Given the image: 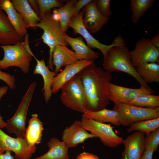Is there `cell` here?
<instances>
[{
    "label": "cell",
    "instance_id": "6da1fadb",
    "mask_svg": "<svg viewBox=\"0 0 159 159\" xmlns=\"http://www.w3.org/2000/svg\"><path fill=\"white\" fill-rule=\"evenodd\" d=\"M79 74L86 95V110L95 111L106 108L110 101L107 89L112 79L111 73L93 62Z\"/></svg>",
    "mask_w": 159,
    "mask_h": 159
},
{
    "label": "cell",
    "instance_id": "7a4b0ae2",
    "mask_svg": "<svg viewBox=\"0 0 159 159\" xmlns=\"http://www.w3.org/2000/svg\"><path fill=\"white\" fill-rule=\"evenodd\" d=\"M103 68L111 73L121 72L130 75L138 82L140 87L152 89L138 73L132 65L130 51L125 44L115 46L108 51L103 59Z\"/></svg>",
    "mask_w": 159,
    "mask_h": 159
},
{
    "label": "cell",
    "instance_id": "3957f363",
    "mask_svg": "<svg viewBox=\"0 0 159 159\" xmlns=\"http://www.w3.org/2000/svg\"><path fill=\"white\" fill-rule=\"evenodd\" d=\"M24 41L15 44L1 45L4 55L0 59V68L6 69L10 67L20 68L22 72L27 73L29 71V66L32 57L34 56L29 47L28 34H26Z\"/></svg>",
    "mask_w": 159,
    "mask_h": 159
},
{
    "label": "cell",
    "instance_id": "277c9868",
    "mask_svg": "<svg viewBox=\"0 0 159 159\" xmlns=\"http://www.w3.org/2000/svg\"><path fill=\"white\" fill-rule=\"evenodd\" d=\"M43 31L41 38L43 42L49 48V57L48 67L53 71L52 55L53 50L57 45L67 46L69 45L64 37V33L59 20L54 16L51 11L47 12L36 25Z\"/></svg>",
    "mask_w": 159,
    "mask_h": 159
},
{
    "label": "cell",
    "instance_id": "5b68a950",
    "mask_svg": "<svg viewBox=\"0 0 159 159\" xmlns=\"http://www.w3.org/2000/svg\"><path fill=\"white\" fill-rule=\"evenodd\" d=\"M60 98L66 107L83 113L86 110V99L79 73L61 89Z\"/></svg>",
    "mask_w": 159,
    "mask_h": 159
},
{
    "label": "cell",
    "instance_id": "8992f818",
    "mask_svg": "<svg viewBox=\"0 0 159 159\" xmlns=\"http://www.w3.org/2000/svg\"><path fill=\"white\" fill-rule=\"evenodd\" d=\"M84 13L82 10L74 15L69 22L68 27L73 29V34L81 35L85 39L87 45L89 48L99 50L103 55V59L106 57L108 52L112 47L125 44L120 34L115 37L110 44L107 45L100 43L92 35L85 26L82 20Z\"/></svg>",
    "mask_w": 159,
    "mask_h": 159
},
{
    "label": "cell",
    "instance_id": "52a82bcc",
    "mask_svg": "<svg viewBox=\"0 0 159 159\" xmlns=\"http://www.w3.org/2000/svg\"><path fill=\"white\" fill-rule=\"evenodd\" d=\"M36 85L34 81L30 84L15 114L6 122L5 127L8 132L17 137L25 138L26 117Z\"/></svg>",
    "mask_w": 159,
    "mask_h": 159
},
{
    "label": "cell",
    "instance_id": "ba28073f",
    "mask_svg": "<svg viewBox=\"0 0 159 159\" xmlns=\"http://www.w3.org/2000/svg\"><path fill=\"white\" fill-rule=\"evenodd\" d=\"M112 110L119 114L121 125L130 126L142 120L159 117V107L143 108L128 104H114Z\"/></svg>",
    "mask_w": 159,
    "mask_h": 159
},
{
    "label": "cell",
    "instance_id": "9c48e42d",
    "mask_svg": "<svg viewBox=\"0 0 159 159\" xmlns=\"http://www.w3.org/2000/svg\"><path fill=\"white\" fill-rule=\"evenodd\" d=\"M81 121L85 129L95 138H99L105 145L115 148L122 143L123 138L115 133L110 124L99 122L82 116Z\"/></svg>",
    "mask_w": 159,
    "mask_h": 159
},
{
    "label": "cell",
    "instance_id": "30bf717a",
    "mask_svg": "<svg viewBox=\"0 0 159 159\" xmlns=\"http://www.w3.org/2000/svg\"><path fill=\"white\" fill-rule=\"evenodd\" d=\"M36 145L31 146L25 138L12 137L0 128V154L7 150L13 152L18 159H31L36 150Z\"/></svg>",
    "mask_w": 159,
    "mask_h": 159
},
{
    "label": "cell",
    "instance_id": "8fae6325",
    "mask_svg": "<svg viewBox=\"0 0 159 159\" xmlns=\"http://www.w3.org/2000/svg\"><path fill=\"white\" fill-rule=\"evenodd\" d=\"M130 54L132 64L135 68L145 63H159V48L153 45L150 39L145 37L136 42Z\"/></svg>",
    "mask_w": 159,
    "mask_h": 159
},
{
    "label": "cell",
    "instance_id": "7c38bea8",
    "mask_svg": "<svg viewBox=\"0 0 159 159\" xmlns=\"http://www.w3.org/2000/svg\"><path fill=\"white\" fill-rule=\"evenodd\" d=\"M107 91L110 100L114 104H128L136 97L154 92L153 89H149L141 87L138 88H130L110 82L108 85Z\"/></svg>",
    "mask_w": 159,
    "mask_h": 159
},
{
    "label": "cell",
    "instance_id": "4fadbf2b",
    "mask_svg": "<svg viewBox=\"0 0 159 159\" xmlns=\"http://www.w3.org/2000/svg\"><path fill=\"white\" fill-rule=\"evenodd\" d=\"M93 62V61L82 59L65 66L64 69L57 74L54 79L51 87L52 93H57L65 83Z\"/></svg>",
    "mask_w": 159,
    "mask_h": 159
},
{
    "label": "cell",
    "instance_id": "5bb4252c",
    "mask_svg": "<svg viewBox=\"0 0 159 159\" xmlns=\"http://www.w3.org/2000/svg\"><path fill=\"white\" fill-rule=\"evenodd\" d=\"M145 133L136 131L128 135L122 143L125 149L122 153L121 159H140L145 150Z\"/></svg>",
    "mask_w": 159,
    "mask_h": 159
},
{
    "label": "cell",
    "instance_id": "9a60e30c",
    "mask_svg": "<svg viewBox=\"0 0 159 159\" xmlns=\"http://www.w3.org/2000/svg\"><path fill=\"white\" fill-rule=\"evenodd\" d=\"M83 10L84 13L83 23L90 33L95 34L100 31L109 20V17L103 16L97 10L96 0L88 3Z\"/></svg>",
    "mask_w": 159,
    "mask_h": 159
},
{
    "label": "cell",
    "instance_id": "2e32d148",
    "mask_svg": "<svg viewBox=\"0 0 159 159\" xmlns=\"http://www.w3.org/2000/svg\"><path fill=\"white\" fill-rule=\"evenodd\" d=\"M95 138L89 133L83 127L81 120H75L70 126L64 130L62 135V141L69 148L74 147L83 143L87 139Z\"/></svg>",
    "mask_w": 159,
    "mask_h": 159
},
{
    "label": "cell",
    "instance_id": "e0dca14e",
    "mask_svg": "<svg viewBox=\"0 0 159 159\" xmlns=\"http://www.w3.org/2000/svg\"><path fill=\"white\" fill-rule=\"evenodd\" d=\"M80 60H81L80 58L67 46L57 45L54 48L52 63L55 67L54 71L57 74L62 67L73 64Z\"/></svg>",
    "mask_w": 159,
    "mask_h": 159
},
{
    "label": "cell",
    "instance_id": "ac0fdd59",
    "mask_svg": "<svg viewBox=\"0 0 159 159\" xmlns=\"http://www.w3.org/2000/svg\"><path fill=\"white\" fill-rule=\"evenodd\" d=\"M23 41L16 32L6 14L0 9V45H12Z\"/></svg>",
    "mask_w": 159,
    "mask_h": 159
},
{
    "label": "cell",
    "instance_id": "d6986e66",
    "mask_svg": "<svg viewBox=\"0 0 159 159\" xmlns=\"http://www.w3.org/2000/svg\"><path fill=\"white\" fill-rule=\"evenodd\" d=\"M37 64L33 72L34 74H40L43 79L44 85L42 91L45 101L47 103L52 95L51 85L55 77L57 74L54 71H51L46 65L44 58L39 60L35 58Z\"/></svg>",
    "mask_w": 159,
    "mask_h": 159
},
{
    "label": "cell",
    "instance_id": "ffe728a7",
    "mask_svg": "<svg viewBox=\"0 0 159 159\" xmlns=\"http://www.w3.org/2000/svg\"><path fill=\"white\" fill-rule=\"evenodd\" d=\"M1 9L6 14L9 21L17 34L23 38L27 33V28L21 15L15 9L12 2L3 0Z\"/></svg>",
    "mask_w": 159,
    "mask_h": 159
},
{
    "label": "cell",
    "instance_id": "44dd1931",
    "mask_svg": "<svg viewBox=\"0 0 159 159\" xmlns=\"http://www.w3.org/2000/svg\"><path fill=\"white\" fill-rule=\"evenodd\" d=\"M64 37L81 60L86 59L94 62L99 57V54L86 45L82 37L73 38L65 33L64 34Z\"/></svg>",
    "mask_w": 159,
    "mask_h": 159
},
{
    "label": "cell",
    "instance_id": "7402d4cb",
    "mask_svg": "<svg viewBox=\"0 0 159 159\" xmlns=\"http://www.w3.org/2000/svg\"><path fill=\"white\" fill-rule=\"evenodd\" d=\"M12 3L17 11L22 17L26 28L35 30L36 25L41 19L32 9L27 0H12Z\"/></svg>",
    "mask_w": 159,
    "mask_h": 159
},
{
    "label": "cell",
    "instance_id": "603a6c76",
    "mask_svg": "<svg viewBox=\"0 0 159 159\" xmlns=\"http://www.w3.org/2000/svg\"><path fill=\"white\" fill-rule=\"evenodd\" d=\"M49 150L44 154L34 159H69V148L63 141L52 138L47 143Z\"/></svg>",
    "mask_w": 159,
    "mask_h": 159
},
{
    "label": "cell",
    "instance_id": "cb8c5ba5",
    "mask_svg": "<svg viewBox=\"0 0 159 159\" xmlns=\"http://www.w3.org/2000/svg\"><path fill=\"white\" fill-rule=\"evenodd\" d=\"M28 123L25 130V139L29 145L34 146L41 142L43 126L38 117V115L35 113L32 115Z\"/></svg>",
    "mask_w": 159,
    "mask_h": 159
},
{
    "label": "cell",
    "instance_id": "d4e9b609",
    "mask_svg": "<svg viewBox=\"0 0 159 159\" xmlns=\"http://www.w3.org/2000/svg\"><path fill=\"white\" fill-rule=\"evenodd\" d=\"M82 116L101 123L109 122L116 126L121 125L119 114L113 110L104 108L95 111L86 110L82 113Z\"/></svg>",
    "mask_w": 159,
    "mask_h": 159
},
{
    "label": "cell",
    "instance_id": "484cf974",
    "mask_svg": "<svg viewBox=\"0 0 159 159\" xmlns=\"http://www.w3.org/2000/svg\"><path fill=\"white\" fill-rule=\"evenodd\" d=\"M78 0H71L67 1L61 7L54 9L53 15L59 20L63 32L66 33L69 22L77 12L75 6Z\"/></svg>",
    "mask_w": 159,
    "mask_h": 159
},
{
    "label": "cell",
    "instance_id": "4316f807",
    "mask_svg": "<svg viewBox=\"0 0 159 159\" xmlns=\"http://www.w3.org/2000/svg\"><path fill=\"white\" fill-rule=\"evenodd\" d=\"M136 69L139 75L147 84L159 82L158 64L145 63L138 66Z\"/></svg>",
    "mask_w": 159,
    "mask_h": 159
},
{
    "label": "cell",
    "instance_id": "83f0119b",
    "mask_svg": "<svg viewBox=\"0 0 159 159\" xmlns=\"http://www.w3.org/2000/svg\"><path fill=\"white\" fill-rule=\"evenodd\" d=\"M155 0H131L130 6L132 12L131 21L137 24L140 18L153 6Z\"/></svg>",
    "mask_w": 159,
    "mask_h": 159
},
{
    "label": "cell",
    "instance_id": "f1b7e54d",
    "mask_svg": "<svg viewBox=\"0 0 159 159\" xmlns=\"http://www.w3.org/2000/svg\"><path fill=\"white\" fill-rule=\"evenodd\" d=\"M129 126L127 129L129 132L139 131L146 134L159 128V117L137 122Z\"/></svg>",
    "mask_w": 159,
    "mask_h": 159
},
{
    "label": "cell",
    "instance_id": "f546056e",
    "mask_svg": "<svg viewBox=\"0 0 159 159\" xmlns=\"http://www.w3.org/2000/svg\"><path fill=\"white\" fill-rule=\"evenodd\" d=\"M128 104L143 108H155L159 107V96L146 94L136 97Z\"/></svg>",
    "mask_w": 159,
    "mask_h": 159
},
{
    "label": "cell",
    "instance_id": "4dcf8cb0",
    "mask_svg": "<svg viewBox=\"0 0 159 159\" xmlns=\"http://www.w3.org/2000/svg\"><path fill=\"white\" fill-rule=\"evenodd\" d=\"M39 6V16L41 19L47 12L51 11V9L59 8L62 6L63 1L58 0H37Z\"/></svg>",
    "mask_w": 159,
    "mask_h": 159
},
{
    "label": "cell",
    "instance_id": "1f68e13d",
    "mask_svg": "<svg viewBox=\"0 0 159 159\" xmlns=\"http://www.w3.org/2000/svg\"><path fill=\"white\" fill-rule=\"evenodd\" d=\"M159 145V128L146 134L144 138L145 149L157 150Z\"/></svg>",
    "mask_w": 159,
    "mask_h": 159
},
{
    "label": "cell",
    "instance_id": "d6a6232c",
    "mask_svg": "<svg viewBox=\"0 0 159 159\" xmlns=\"http://www.w3.org/2000/svg\"><path fill=\"white\" fill-rule=\"evenodd\" d=\"M110 0H96V6L99 12L104 16L109 17L112 14Z\"/></svg>",
    "mask_w": 159,
    "mask_h": 159
},
{
    "label": "cell",
    "instance_id": "836d02e7",
    "mask_svg": "<svg viewBox=\"0 0 159 159\" xmlns=\"http://www.w3.org/2000/svg\"><path fill=\"white\" fill-rule=\"evenodd\" d=\"M0 68V80L4 82L11 90L14 89L16 87L15 77L1 70Z\"/></svg>",
    "mask_w": 159,
    "mask_h": 159
},
{
    "label": "cell",
    "instance_id": "e575fe53",
    "mask_svg": "<svg viewBox=\"0 0 159 159\" xmlns=\"http://www.w3.org/2000/svg\"><path fill=\"white\" fill-rule=\"evenodd\" d=\"M8 89L7 86L0 87V101L1 97L6 93ZM6 122L3 120L2 117L0 114V128H2L5 127Z\"/></svg>",
    "mask_w": 159,
    "mask_h": 159
},
{
    "label": "cell",
    "instance_id": "d590c367",
    "mask_svg": "<svg viewBox=\"0 0 159 159\" xmlns=\"http://www.w3.org/2000/svg\"><path fill=\"white\" fill-rule=\"evenodd\" d=\"M76 159H100L96 155L90 153L83 152L77 155Z\"/></svg>",
    "mask_w": 159,
    "mask_h": 159
},
{
    "label": "cell",
    "instance_id": "8d00e7d4",
    "mask_svg": "<svg viewBox=\"0 0 159 159\" xmlns=\"http://www.w3.org/2000/svg\"><path fill=\"white\" fill-rule=\"evenodd\" d=\"M92 1V0H79L77 1L75 6L77 12L80 11L82 8L84 7Z\"/></svg>",
    "mask_w": 159,
    "mask_h": 159
},
{
    "label": "cell",
    "instance_id": "74e56055",
    "mask_svg": "<svg viewBox=\"0 0 159 159\" xmlns=\"http://www.w3.org/2000/svg\"><path fill=\"white\" fill-rule=\"evenodd\" d=\"M154 152L153 149L145 150L140 159H152Z\"/></svg>",
    "mask_w": 159,
    "mask_h": 159
},
{
    "label": "cell",
    "instance_id": "f35d334b",
    "mask_svg": "<svg viewBox=\"0 0 159 159\" xmlns=\"http://www.w3.org/2000/svg\"><path fill=\"white\" fill-rule=\"evenodd\" d=\"M28 1L32 9L39 16V6L37 0H29Z\"/></svg>",
    "mask_w": 159,
    "mask_h": 159
},
{
    "label": "cell",
    "instance_id": "ab89813d",
    "mask_svg": "<svg viewBox=\"0 0 159 159\" xmlns=\"http://www.w3.org/2000/svg\"><path fill=\"white\" fill-rule=\"evenodd\" d=\"M11 152L7 150L3 154H0V159H15L11 155Z\"/></svg>",
    "mask_w": 159,
    "mask_h": 159
},
{
    "label": "cell",
    "instance_id": "60d3db41",
    "mask_svg": "<svg viewBox=\"0 0 159 159\" xmlns=\"http://www.w3.org/2000/svg\"><path fill=\"white\" fill-rule=\"evenodd\" d=\"M150 41L153 45L158 48H159V32L154 36L150 39Z\"/></svg>",
    "mask_w": 159,
    "mask_h": 159
},
{
    "label": "cell",
    "instance_id": "b9f144b4",
    "mask_svg": "<svg viewBox=\"0 0 159 159\" xmlns=\"http://www.w3.org/2000/svg\"><path fill=\"white\" fill-rule=\"evenodd\" d=\"M3 0H0V9H1V5L2 3Z\"/></svg>",
    "mask_w": 159,
    "mask_h": 159
}]
</instances>
